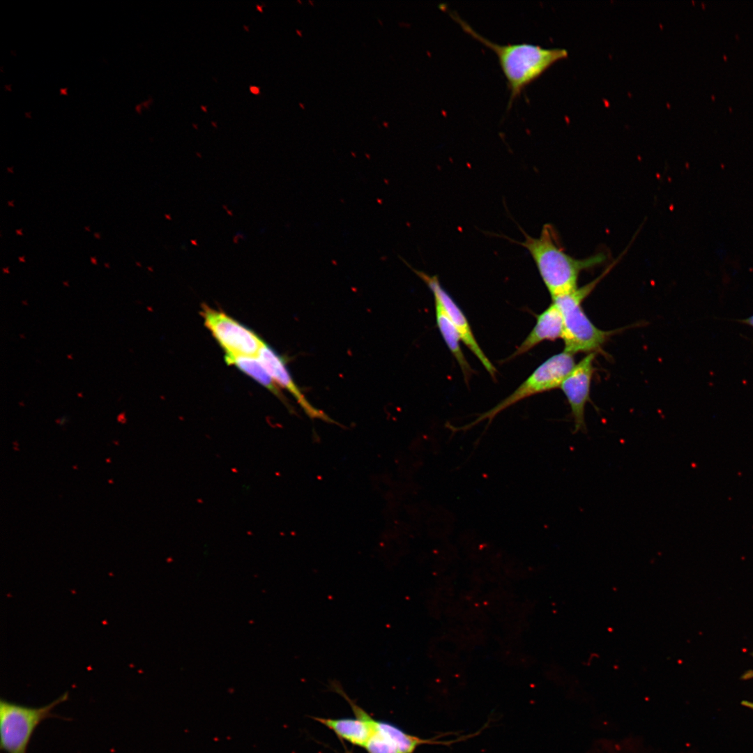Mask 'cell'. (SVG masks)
Segmentation results:
<instances>
[{"instance_id":"1","label":"cell","mask_w":753,"mask_h":753,"mask_svg":"<svg viewBox=\"0 0 753 753\" xmlns=\"http://www.w3.org/2000/svg\"><path fill=\"white\" fill-rule=\"evenodd\" d=\"M524 234V241L519 243L531 255L552 299L577 289L579 273L602 264L607 259L602 252L584 259L569 255L560 244L557 232L550 224L542 227L538 238Z\"/></svg>"},{"instance_id":"2","label":"cell","mask_w":753,"mask_h":753,"mask_svg":"<svg viewBox=\"0 0 753 753\" xmlns=\"http://www.w3.org/2000/svg\"><path fill=\"white\" fill-rule=\"evenodd\" d=\"M441 8L447 10L450 15L466 33L496 54L510 92L509 107L528 84L540 76L553 63L568 56L567 50L563 48H545L526 43L505 45L494 43L477 32L457 12L452 11L446 5L441 4Z\"/></svg>"},{"instance_id":"3","label":"cell","mask_w":753,"mask_h":753,"mask_svg":"<svg viewBox=\"0 0 753 753\" xmlns=\"http://www.w3.org/2000/svg\"><path fill=\"white\" fill-rule=\"evenodd\" d=\"M614 261L597 278L573 291L552 299L561 311L563 328L564 351L572 354L579 352L596 353L608 338L618 330H603L596 327L583 310V301L600 280L615 266Z\"/></svg>"},{"instance_id":"4","label":"cell","mask_w":753,"mask_h":753,"mask_svg":"<svg viewBox=\"0 0 753 753\" xmlns=\"http://www.w3.org/2000/svg\"><path fill=\"white\" fill-rule=\"evenodd\" d=\"M68 699L66 692L50 703L33 707L1 699L0 701V749L5 753H27L36 727L50 717H61L52 710Z\"/></svg>"},{"instance_id":"5","label":"cell","mask_w":753,"mask_h":753,"mask_svg":"<svg viewBox=\"0 0 753 753\" xmlns=\"http://www.w3.org/2000/svg\"><path fill=\"white\" fill-rule=\"evenodd\" d=\"M576 365L574 354L565 351L555 354L541 365L509 396L487 411L480 414L469 424L455 431L466 430L478 423L487 420V425L501 411L532 395L561 387V383Z\"/></svg>"},{"instance_id":"6","label":"cell","mask_w":753,"mask_h":753,"mask_svg":"<svg viewBox=\"0 0 753 753\" xmlns=\"http://www.w3.org/2000/svg\"><path fill=\"white\" fill-rule=\"evenodd\" d=\"M206 327L228 356H253L265 342L252 330L225 312L203 305Z\"/></svg>"},{"instance_id":"7","label":"cell","mask_w":753,"mask_h":753,"mask_svg":"<svg viewBox=\"0 0 753 753\" xmlns=\"http://www.w3.org/2000/svg\"><path fill=\"white\" fill-rule=\"evenodd\" d=\"M404 263L408 266L417 275L430 289L434 298L438 299L447 314H448L452 323L457 330L461 340L464 342L467 348L476 356V358L480 361L485 370L489 374L495 378L496 370L492 362L488 359L487 356L483 352L482 349L478 343L475 336L471 330V328L464 312L456 304L454 300L450 297L447 291L441 285L439 280L436 275H429L426 273L418 271L413 268L407 262L402 259Z\"/></svg>"},{"instance_id":"8","label":"cell","mask_w":753,"mask_h":753,"mask_svg":"<svg viewBox=\"0 0 753 753\" xmlns=\"http://www.w3.org/2000/svg\"><path fill=\"white\" fill-rule=\"evenodd\" d=\"M596 353H588L577 364L561 385L571 409L574 432H587L585 406L590 400L591 379L595 372L593 362Z\"/></svg>"},{"instance_id":"9","label":"cell","mask_w":753,"mask_h":753,"mask_svg":"<svg viewBox=\"0 0 753 753\" xmlns=\"http://www.w3.org/2000/svg\"><path fill=\"white\" fill-rule=\"evenodd\" d=\"M332 687L348 701L355 713V717L338 719L313 717L314 720L333 731L341 740L365 748L374 731L376 720L351 701L340 685L334 682Z\"/></svg>"},{"instance_id":"10","label":"cell","mask_w":753,"mask_h":753,"mask_svg":"<svg viewBox=\"0 0 753 753\" xmlns=\"http://www.w3.org/2000/svg\"><path fill=\"white\" fill-rule=\"evenodd\" d=\"M259 360L266 370L278 386L288 390L296 400L305 413L312 419H321L325 422L335 423L324 411L314 407L305 398L301 390L294 383L289 372L284 359L266 343L257 353Z\"/></svg>"},{"instance_id":"11","label":"cell","mask_w":753,"mask_h":753,"mask_svg":"<svg viewBox=\"0 0 753 753\" xmlns=\"http://www.w3.org/2000/svg\"><path fill=\"white\" fill-rule=\"evenodd\" d=\"M563 317L557 305L552 302L537 317V321L530 333L510 356H521L545 340L554 341L562 337Z\"/></svg>"},{"instance_id":"12","label":"cell","mask_w":753,"mask_h":753,"mask_svg":"<svg viewBox=\"0 0 753 753\" xmlns=\"http://www.w3.org/2000/svg\"><path fill=\"white\" fill-rule=\"evenodd\" d=\"M436 324L448 348L456 359L464 374L469 380L472 370L460 347L461 337L441 302L434 298Z\"/></svg>"},{"instance_id":"13","label":"cell","mask_w":753,"mask_h":753,"mask_svg":"<svg viewBox=\"0 0 753 753\" xmlns=\"http://www.w3.org/2000/svg\"><path fill=\"white\" fill-rule=\"evenodd\" d=\"M225 357L228 365L236 367L277 397L287 405L290 411L292 409L277 384L273 381L258 358L256 359L253 356H225Z\"/></svg>"},{"instance_id":"14","label":"cell","mask_w":753,"mask_h":753,"mask_svg":"<svg viewBox=\"0 0 753 753\" xmlns=\"http://www.w3.org/2000/svg\"><path fill=\"white\" fill-rule=\"evenodd\" d=\"M365 749L367 753H400L397 744L387 731L385 722L376 720L374 731Z\"/></svg>"},{"instance_id":"15","label":"cell","mask_w":753,"mask_h":753,"mask_svg":"<svg viewBox=\"0 0 753 753\" xmlns=\"http://www.w3.org/2000/svg\"><path fill=\"white\" fill-rule=\"evenodd\" d=\"M740 321L742 322L743 324H745L746 325H748V326H750L753 327V315H752V316H750V317H749L747 318H745L744 319H741V320H740Z\"/></svg>"},{"instance_id":"16","label":"cell","mask_w":753,"mask_h":753,"mask_svg":"<svg viewBox=\"0 0 753 753\" xmlns=\"http://www.w3.org/2000/svg\"><path fill=\"white\" fill-rule=\"evenodd\" d=\"M753 655V654H752ZM742 678L743 680H748L753 678V670H749L743 674Z\"/></svg>"},{"instance_id":"17","label":"cell","mask_w":753,"mask_h":753,"mask_svg":"<svg viewBox=\"0 0 753 753\" xmlns=\"http://www.w3.org/2000/svg\"><path fill=\"white\" fill-rule=\"evenodd\" d=\"M741 703L744 706H746V707L753 710V702H751V701H743L741 702Z\"/></svg>"},{"instance_id":"18","label":"cell","mask_w":753,"mask_h":753,"mask_svg":"<svg viewBox=\"0 0 753 753\" xmlns=\"http://www.w3.org/2000/svg\"><path fill=\"white\" fill-rule=\"evenodd\" d=\"M91 262H92V263H93V264H97V260H96V257H91Z\"/></svg>"},{"instance_id":"19","label":"cell","mask_w":753,"mask_h":753,"mask_svg":"<svg viewBox=\"0 0 753 753\" xmlns=\"http://www.w3.org/2000/svg\"><path fill=\"white\" fill-rule=\"evenodd\" d=\"M18 259H19V260H20V261H21V262H25V260H24V256H23V257H18Z\"/></svg>"},{"instance_id":"20","label":"cell","mask_w":753,"mask_h":753,"mask_svg":"<svg viewBox=\"0 0 753 753\" xmlns=\"http://www.w3.org/2000/svg\"><path fill=\"white\" fill-rule=\"evenodd\" d=\"M94 236L97 238H100V234L99 233H95Z\"/></svg>"},{"instance_id":"21","label":"cell","mask_w":753,"mask_h":753,"mask_svg":"<svg viewBox=\"0 0 753 753\" xmlns=\"http://www.w3.org/2000/svg\"><path fill=\"white\" fill-rule=\"evenodd\" d=\"M16 233L18 235H22V229L16 230Z\"/></svg>"},{"instance_id":"22","label":"cell","mask_w":753,"mask_h":753,"mask_svg":"<svg viewBox=\"0 0 753 753\" xmlns=\"http://www.w3.org/2000/svg\"><path fill=\"white\" fill-rule=\"evenodd\" d=\"M8 204L10 206H14L13 201H8Z\"/></svg>"},{"instance_id":"23","label":"cell","mask_w":753,"mask_h":753,"mask_svg":"<svg viewBox=\"0 0 753 753\" xmlns=\"http://www.w3.org/2000/svg\"><path fill=\"white\" fill-rule=\"evenodd\" d=\"M85 229L87 231H90L89 227H85Z\"/></svg>"},{"instance_id":"24","label":"cell","mask_w":753,"mask_h":753,"mask_svg":"<svg viewBox=\"0 0 753 753\" xmlns=\"http://www.w3.org/2000/svg\"><path fill=\"white\" fill-rule=\"evenodd\" d=\"M3 271H6V272H8V268H3Z\"/></svg>"},{"instance_id":"25","label":"cell","mask_w":753,"mask_h":753,"mask_svg":"<svg viewBox=\"0 0 753 753\" xmlns=\"http://www.w3.org/2000/svg\"><path fill=\"white\" fill-rule=\"evenodd\" d=\"M105 266H107V267H109L107 264H105Z\"/></svg>"}]
</instances>
